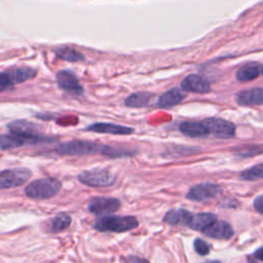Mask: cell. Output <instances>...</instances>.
Wrapping results in <instances>:
<instances>
[{
	"label": "cell",
	"instance_id": "cell-19",
	"mask_svg": "<svg viewBox=\"0 0 263 263\" xmlns=\"http://www.w3.org/2000/svg\"><path fill=\"white\" fill-rule=\"evenodd\" d=\"M191 213L183 210V209H177V210H171L164 215V222H166L170 225H188V222L191 217Z\"/></svg>",
	"mask_w": 263,
	"mask_h": 263
},
{
	"label": "cell",
	"instance_id": "cell-7",
	"mask_svg": "<svg viewBox=\"0 0 263 263\" xmlns=\"http://www.w3.org/2000/svg\"><path fill=\"white\" fill-rule=\"evenodd\" d=\"M202 123L208 128L210 134H213L218 138L229 139L235 134V125L226 119L212 117L204 119Z\"/></svg>",
	"mask_w": 263,
	"mask_h": 263
},
{
	"label": "cell",
	"instance_id": "cell-9",
	"mask_svg": "<svg viewBox=\"0 0 263 263\" xmlns=\"http://www.w3.org/2000/svg\"><path fill=\"white\" fill-rule=\"evenodd\" d=\"M221 193V188L217 184L201 183L193 186L187 193V198L194 201H205L217 197Z\"/></svg>",
	"mask_w": 263,
	"mask_h": 263
},
{
	"label": "cell",
	"instance_id": "cell-4",
	"mask_svg": "<svg viewBox=\"0 0 263 263\" xmlns=\"http://www.w3.org/2000/svg\"><path fill=\"white\" fill-rule=\"evenodd\" d=\"M10 134L20 136L28 141V144H38L43 142L55 141V138L42 136L39 133V128L36 124L27 120H14L7 125Z\"/></svg>",
	"mask_w": 263,
	"mask_h": 263
},
{
	"label": "cell",
	"instance_id": "cell-15",
	"mask_svg": "<svg viewBox=\"0 0 263 263\" xmlns=\"http://www.w3.org/2000/svg\"><path fill=\"white\" fill-rule=\"evenodd\" d=\"M185 98L186 95L180 88L174 87L159 97L157 101V106L160 108H171L180 104Z\"/></svg>",
	"mask_w": 263,
	"mask_h": 263
},
{
	"label": "cell",
	"instance_id": "cell-3",
	"mask_svg": "<svg viewBox=\"0 0 263 263\" xmlns=\"http://www.w3.org/2000/svg\"><path fill=\"white\" fill-rule=\"evenodd\" d=\"M138 220L133 216H104L98 219L93 227L102 232H125L138 226Z\"/></svg>",
	"mask_w": 263,
	"mask_h": 263
},
{
	"label": "cell",
	"instance_id": "cell-20",
	"mask_svg": "<svg viewBox=\"0 0 263 263\" xmlns=\"http://www.w3.org/2000/svg\"><path fill=\"white\" fill-rule=\"evenodd\" d=\"M260 73H261L260 65L258 63L252 62L243 65L238 69V71L236 72V78L239 81L247 82L257 78Z\"/></svg>",
	"mask_w": 263,
	"mask_h": 263
},
{
	"label": "cell",
	"instance_id": "cell-29",
	"mask_svg": "<svg viewBox=\"0 0 263 263\" xmlns=\"http://www.w3.org/2000/svg\"><path fill=\"white\" fill-rule=\"evenodd\" d=\"M125 263H149L147 260L136 257V256H128L125 260Z\"/></svg>",
	"mask_w": 263,
	"mask_h": 263
},
{
	"label": "cell",
	"instance_id": "cell-6",
	"mask_svg": "<svg viewBox=\"0 0 263 263\" xmlns=\"http://www.w3.org/2000/svg\"><path fill=\"white\" fill-rule=\"evenodd\" d=\"M31 171L26 167H15L0 172V189L20 187L29 181Z\"/></svg>",
	"mask_w": 263,
	"mask_h": 263
},
{
	"label": "cell",
	"instance_id": "cell-12",
	"mask_svg": "<svg viewBox=\"0 0 263 263\" xmlns=\"http://www.w3.org/2000/svg\"><path fill=\"white\" fill-rule=\"evenodd\" d=\"M236 102L242 106L263 105V88L254 87L240 90L236 93Z\"/></svg>",
	"mask_w": 263,
	"mask_h": 263
},
{
	"label": "cell",
	"instance_id": "cell-8",
	"mask_svg": "<svg viewBox=\"0 0 263 263\" xmlns=\"http://www.w3.org/2000/svg\"><path fill=\"white\" fill-rule=\"evenodd\" d=\"M120 200L114 197H105V196H99L92 198L87 205V209L90 213L103 216H108L111 213H114L119 210L120 208Z\"/></svg>",
	"mask_w": 263,
	"mask_h": 263
},
{
	"label": "cell",
	"instance_id": "cell-11",
	"mask_svg": "<svg viewBox=\"0 0 263 263\" xmlns=\"http://www.w3.org/2000/svg\"><path fill=\"white\" fill-rule=\"evenodd\" d=\"M181 88L185 91L205 93L211 90V84L202 76L197 74H191L186 76L181 81Z\"/></svg>",
	"mask_w": 263,
	"mask_h": 263
},
{
	"label": "cell",
	"instance_id": "cell-32",
	"mask_svg": "<svg viewBox=\"0 0 263 263\" xmlns=\"http://www.w3.org/2000/svg\"><path fill=\"white\" fill-rule=\"evenodd\" d=\"M248 263H257L255 260H253V259H250V258H248Z\"/></svg>",
	"mask_w": 263,
	"mask_h": 263
},
{
	"label": "cell",
	"instance_id": "cell-27",
	"mask_svg": "<svg viewBox=\"0 0 263 263\" xmlns=\"http://www.w3.org/2000/svg\"><path fill=\"white\" fill-rule=\"evenodd\" d=\"M194 249L196 253L204 256V255H208L210 252V245L201 238H196L194 240Z\"/></svg>",
	"mask_w": 263,
	"mask_h": 263
},
{
	"label": "cell",
	"instance_id": "cell-31",
	"mask_svg": "<svg viewBox=\"0 0 263 263\" xmlns=\"http://www.w3.org/2000/svg\"><path fill=\"white\" fill-rule=\"evenodd\" d=\"M203 263H222V262L217 261V260H212V261H206V262H203Z\"/></svg>",
	"mask_w": 263,
	"mask_h": 263
},
{
	"label": "cell",
	"instance_id": "cell-25",
	"mask_svg": "<svg viewBox=\"0 0 263 263\" xmlns=\"http://www.w3.org/2000/svg\"><path fill=\"white\" fill-rule=\"evenodd\" d=\"M240 177L247 181H255L263 179V163L256 164L248 170H245L240 173Z\"/></svg>",
	"mask_w": 263,
	"mask_h": 263
},
{
	"label": "cell",
	"instance_id": "cell-14",
	"mask_svg": "<svg viewBox=\"0 0 263 263\" xmlns=\"http://www.w3.org/2000/svg\"><path fill=\"white\" fill-rule=\"evenodd\" d=\"M202 232L216 239H228L233 235L232 227L225 221H216Z\"/></svg>",
	"mask_w": 263,
	"mask_h": 263
},
{
	"label": "cell",
	"instance_id": "cell-21",
	"mask_svg": "<svg viewBox=\"0 0 263 263\" xmlns=\"http://www.w3.org/2000/svg\"><path fill=\"white\" fill-rule=\"evenodd\" d=\"M71 217L66 213H61L52 217L47 223V231L51 233H58L67 229L71 224Z\"/></svg>",
	"mask_w": 263,
	"mask_h": 263
},
{
	"label": "cell",
	"instance_id": "cell-5",
	"mask_svg": "<svg viewBox=\"0 0 263 263\" xmlns=\"http://www.w3.org/2000/svg\"><path fill=\"white\" fill-rule=\"evenodd\" d=\"M78 180L89 187H108L114 184L115 176L106 168H95L79 174Z\"/></svg>",
	"mask_w": 263,
	"mask_h": 263
},
{
	"label": "cell",
	"instance_id": "cell-18",
	"mask_svg": "<svg viewBox=\"0 0 263 263\" xmlns=\"http://www.w3.org/2000/svg\"><path fill=\"white\" fill-rule=\"evenodd\" d=\"M12 84L22 83L26 80L32 79L37 75V71L30 67H18L6 71Z\"/></svg>",
	"mask_w": 263,
	"mask_h": 263
},
{
	"label": "cell",
	"instance_id": "cell-26",
	"mask_svg": "<svg viewBox=\"0 0 263 263\" xmlns=\"http://www.w3.org/2000/svg\"><path fill=\"white\" fill-rule=\"evenodd\" d=\"M261 153H263V146H249L237 152V154L241 157H249Z\"/></svg>",
	"mask_w": 263,
	"mask_h": 263
},
{
	"label": "cell",
	"instance_id": "cell-1",
	"mask_svg": "<svg viewBox=\"0 0 263 263\" xmlns=\"http://www.w3.org/2000/svg\"><path fill=\"white\" fill-rule=\"evenodd\" d=\"M62 188V183L57 178L46 177L37 179L25 187V193L33 199H48L54 196Z\"/></svg>",
	"mask_w": 263,
	"mask_h": 263
},
{
	"label": "cell",
	"instance_id": "cell-24",
	"mask_svg": "<svg viewBox=\"0 0 263 263\" xmlns=\"http://www.w3.org/2000/svg\"><path fill=\"white\" fill-rule=\"evenodd\" d=\"M55 54L60 59L66 60L69 62H80V61L84 60V57L80 52H78L72 48H69V47H64V48L58 49L55 51Z\"/></svg>",
	"mask_w": 263,
	"mask_h": 263
},
{
	"label": "cell",
	"instance_id": "cell-33",
	"mask_svg": "<svg viewBox=\"0 0 263 263\" xmlns=\"http://www.w3.org/2000/svg\"><path fill=\"white\" fill-rule=\"evenodd\" d=\"M261 73L263 74V66H262V68H261Z\"/></svg>",
	"mask_w": 263,
	"mask_h": 263
},
{
	"label": "cell",
	"instance_id": "cell-23",
	"mask_svg": "<svg viewBox=\"0 0 263 263\" xmlns=\"http://www.w3.org/2000/svg\"><path fill=\"white\" fill-rule=\"evenodd\" d=\"M28 144V141L16 135H0V150L12 149Z\"/></svg>",
	"mask_w": 263,
	"mask_h": 263
},
{
	"label": "cell",
	"instance_id": "cell-2",
	"mask_svg": "<svg viewBox=\"0 0 263 263\" xmlns=\"http://www.w3.org/2000/svg\"><path fill=\"white\" fill-rule=\"evenodd\" d=\"M106 149L107 146L100 143L74 140L55 146L54 151L62 155H92L105 154Z\"/></svg>",
	"mask_w": 263,
	"mask_h": 263
},
{
	"label": "cell",
	"instance_id": "cell-30",
	"mask_svg": "<svg viewBox=\"0 0 263 263\" xmlns=\"http://www.w3.org/2000/svg\"><path fill=\"white\" fill-rule=\"evenodd\" d=\"M254 257L257 258V259H259V260H261V261H263V248L257 250V251L254 253Z\"/></svg>",
	"mask_w": 263,
	"mask_h": 263
},
{
	"label": "cell",
	"instance_id": "cell-22",
	"mask_svg": "<svg viewBox=\"0 0 263 263\" xmlns=\"http://www.w3.org/2000/svg\"><path fill=\"white\" fill-rule=\"evenodd\" d=\"M152 98L151 93L148 92H136L127 97L124 101L125 106L130 108H142L149 104Z\"/></svg>",
	"mask_w": 263,
	"mask_h": 263
},
{
	"label": "cell",
	"instance_id": "cell-28",
	"mask_svg": "<svg viewBox=\"0 0 263 263\" xmlns=\"http://www.w3.org/2000/svg\"><path fill=\"white\" fill-rule=\"evenodd\" d=\"M254 209L256 210V212L263 214V194L259 195L255 198L254 200Z\"/></svg>",
	"mask_w": 263,
	"mask_h": 263
},
{
	"label": "cell",
	"instance_id": "cell-17",
	"mask_svg": "<svg viewBox=\"0 0 263 263\" xmlns=\"http://www.w3.org/2000/svg\"><path fill=\"white\" fill-rule=\"evenodd\" d=\"M179 128L183 135L191 138L205 137L210 134L204 124L197 121H184L180 124Z\"/></svg>",
	"mask_w": 263,
	"mask_h": 263
},
{
	"label": "cell",
	"instance_id": "cell-13",
	"mask_svg": "<svg viewBox=\"0 0 263 263\" xmlns=\"http://www.w3.org/2000/svg\"><path fill=\"white\" fill-rule=\"evenodd\" d=\"M86 130L100 133V134H111V135H130L134 133V128L129 126L108 123V122H97L86 127Z\"/></svg>",
	"mask_w": 263,
	"mask_h": 263
},
{
	"label": "cell",
	"instance_id": "cell-16",
	"mask_svg": "<svg viewBox=\"0 0 263 263\" xmlns=\"http://www.w3.org/2000/svg\"><path fill=\"white\" fill-rule=\"evenodd\" d=\"M216 221H217V217L215 214L198 213L195 215H191L187 226L194 230L203 231L204 229H206L209 226H211Z\"/></svg>",
	"mask_w": 263,
	"mask_h": 263
},
{
	"label": "cell",
	"instance_id": "cell-10",
	"mask_svg": "<svg viewBox=\"0 0 263 263\" xmlns=\"http://www.w3.org/2000/svg\"><path fill=\"white\" fill-rule=\"evenodd\" d=\"M57 82L59 86L72 95L80 96L83 93V87L74 73L68 70H62L57 74Z\"/></svg>",
	"mask_w": 263,
	"mask_h": 263
}]
</instances>
